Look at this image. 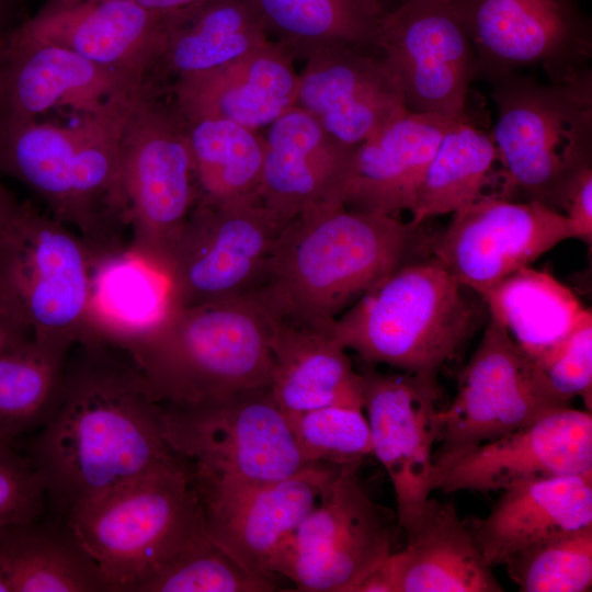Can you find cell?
<instances>
[{"mask_svg": "<svg viewBox=\"0 0 592 592\" xmlns=\"http://www.w3.org/2000/svg\"><path fill=\"white\" fill-rule=\"evenodd\" d=\"M377 49L409 111L464 122L475 52L449 0H403L384 18Z\"/></svg>", "mask_w": 592, "mask_h": 592, "instance_id": "15", "label": "cell"}, {"mask_svg": "<svg viewBox=\"0 0 592 592\" xmlns=\"http://www.w3.org/2000/svg\"><path fill=\"white\" fill-rule=\"evenodd\" d=\"M372 455L392 485L399 526L408 531L424 512L436 443L437 377L410 373L361 372Z\"/></svg>", "mask_w": 592, "mask_h": 592, "instance_id": "17", "label": "cell"}, {"mask_svg": "<svg viewBox=\"0 0 592 592\" xmlns=\"http://www.w3.org/2000/svg\"><path fill=\"white\" fill-rule=\"evenodd\" d=\"M287 223L258 195L231 201L198 196L164 270L170 307L246 297Z\"/></svg>", "mask_w": 592, "mask_h": 592, "instance_id": "12", "label": "cell"}, {"mask_svg": "<svg viewBox=\"0 0 592 592\" xmlns=\"http://www.w3.org/2000/svg\"><path fill=\"white\" fill-rule=\"evenodd\" d=\"M491 134L469 123L457 122L442 138L419 189L411 223L453 214L487 196L485 190L500 174Z\"/></svg>", "mask_w": 592, "mask_h": 592, "instance_id": "34", "label": "cell"}, {"mask_svg": "<svg viewBox=\"0 0 592 592\" xmlns=\"http://www.w3.org/2000/svg\"><path fill=\"white\" fill-rule=\"evenodd\" d=\"M121 166L127 250L164 274L200 194L185 122L168 95L145 90L135 101L121 135Z\"/></svg>", "mask_w": 592, "mask_h": 592, "instance_id": "10", "label": "cell"}, {"mask_svg": "<svg viewBox=\"0 0 592 592\" xmlns=\"http://www.w3.org/2000/svg\"><path fill=\"white\" fill-rule=\"evenodd\" d=\"M4 0H0V56L9 33L4 32Z\"/></svg>", "mask_w": 592, "mask_h": 592, "instance_id": "46", "label": "cell"}, {"mask_svg": "<svg viewBox=\"0 0 592 592\" xmlns=\"http://www.w3.org/2000/svg\"><path fill=\"white\" fill-rule=\"evenodd\" d=\"M0 442H3V441H0ZM9 443V442H8Z\"/></svg>", "mask_w": 592, "mask_h": 592, "instance_id": "49", "label": "cell"}, {"mask_svg": "<svg viewBox=\"0 0 592 592\" xmlns=\"http://www.w3.org/2000/svg\"><path fill=\"white\" fill-rule=\"evenodd\" d=\"M573 238L578 234L565 214L535 201L491 194L453 213L446 229L432 241L431 253L459 284L482 296Z\"/></svg>", "mask_w": 592, "mask_h": 592, "instance_id": "16", "label": "cell"}, {"mask_svg": "<svg viewBox=\"0 0 592 592\" xmlns=\"http://www.w3.org/2000/svg\"><path fill=\"white\" fill-rule=\"evenodd\" d=\"M457 122L407 110L364 140L352 155L343 206L389 217L411 212L435 150Z\"/></svg>", "mask_w": 592, "mask_h": 592, "instance_id": "24", "label": "cell"}, {"mask_svg": "<svg viewBox=\"0 0 592 592\" xmlns=\"http://www.w3.org/2000/svg\"><path fill=\"white\" fill-rule=\"evenodd\" d=\"M294 61L281 43L269 41L219 69L175 82L164 94L183 116L225 118L255 132L295 106Z\"/></svg>", "mask_w": 592, "mask_h": 592, "instance_id": "25", "label": "cell"}, {"mask_svg": "<svg viewBox=\"0 0 592 592\" xmlns=\"http://www.w3.org/2000/svg\"><path fill=\"white\" fill-rule=\"evenodd\" d=\"M422 225L343 204L307 209L282 228L247 296L280 323L331 333L340 315L419 259Z\"/></svg>", "mask_w": 592, "mask_h": 592, "instance_id": "2", "label": "cell"}, {"mask_svg": "<svg viewBox=\"0 0 592 592\" xmlns=\"http://www.w3.org/2000/svg\"><path fill=\"white\" fill-rule=\"evenodd\" d=\"M0 592H10L9 583L0 565Z\"/></svg>", "mask_w": 592, "mask_h": 592, "instance_id": "47", "label": "cell"}, {"mask_svg": "<svg viewBox=\"0 0 592 592\" xmlns=\"http://www.w3.org/2000/svg\"><path fill=\"white\" fill-rule=\"evenodd\" d=\"M98 258L70 227L16 202L0 216V322L24 340L68 352L91 330Z\"/></svg>", "mask_w": 592, "mask_h": 592, "instance_id": "6", "label": "cell"}, {"mask_svg": "<svg viewBox=\"0 0 592 592\" xmlns=\"http://www.w3.org/2000/svg\"><path fill=\"white\" fill-rule=\"evenodd\" d=\"M143 90L137 80L18 26L9 32L0 56V129L35 121L56 107L99 112Z\"/></svg>", "mask_w": 592, "mask_h": 592, "instance_id": "20", "label": "cell"}, {"mask_svg": "<svg viewBox=\"0 0 592 592\" xmlns=\"http://www.w3.org/2000/svg\"><path fill=\"white\" fill-rule=\"evenodd\" d=\"M265 32L295 59L332 46L377 49L382 0H251Z\"/></svg>", "mask_w": 592, "mask_h": 592, "instance_id": "31", "label": "cell"}, {"mask_svg": "<svg viewBox=\"0 0 592 592\" xmlns=\"http://www.w3.org/2000/svg\"><path fill=\"white\" fill-rule=\"evenodd\" d=\"M563 406L546 387L534 361L489 317L459 373L454 399L437 411L433 467Z\"/></svg>", "mask_w": 592, "mask_h": 592, "instance_id": "14", "label": "cell"}, {"mask_svg": "<svg viewBox=\"0 0 592 592\" xmlns=\"http://www.w3.org/2000/svg\"><path fill=\"white\" fill-rule=\"evenodd\" d=\"M333 468L312 464L292 477L262 485L193 480L203 528L246 570L275 581L271 566L278 548L317 504Z\"/></svg>", "mask_w": 592, "mask_h": 592, "instance_id": "19", "label": "cell"}, {"mask_svg": "<svg viewBox=\"0 0 592 592\" xmlns=\"http://www.w3.org/2000/svg\"><path fill=\"white\" fill-rule=\"evenodd\" d=\"M163 14L135 0H48L19 27L144 87L157 55Z\"/></svg>", "mask_w": 592, "mask_h": 592, "instance_id": "22", "label": "cell"}, {"mask_svg": "<svg viewBox=\"0 0 592 592\" xmlns=\"http://www.w3.org/2000/svg\"><path fill=\"white\" fill-rule=\"evenodd\" d=\"M271 318L251 297L172 308L121 345L160 403H195L269 386Z\"/></svg>", "mask_w": 592, "mask_h": 592, "instance_id": "4", "label": "cell"}, {"mask_svg": "<svg viewBox=\"0 0 592 592\" xmlns=\"http://www.w3.org/2000/svg\"><path fill=\"white\" fill-rule=\"evenodd\" d=\"M201 506L182 460L88 500L65 517L107 591H133L178 547Z\"/></svg>", "mask_w": 592, "mask_h": 592, "instance_id": "8", "label": "cell"}, {"mask_svg": "<svg viewBox=\"0 0 592 592\" xmlns=\"http://www.w3.org/2000/svg\"><path fill=\"white\" fill-rule=\"evenodd\" d=\"M46 497L44 479L31 457L0 442V527L37 520Z\"/></svg>", "mask_w": 592, "mask_h": 592, "instance_id": "41", "label": "cell"}, {"mask_svg": "<svg viewBox=\"0 0 592 592\" xmlns=\"http://www.w3.org/2000/svg\"><path fill=\"white\" fill-rule=\"evenodd\" d=\"M31 459L65 515L79 504L182 462L167 443L158 402L130 353L90 331L69 350L53 412Z\"/></svg>", "mask_w": 592, "mask_h": 592, "instance_id": "1", "label": "cell"}, {"mask_svg": "<svg viewBox=\"0 0 592 592\" xmlns=\"http://www.w3.org/2000/svg\"><path fill=\"white\" fill-rule=\"evenodd\" d=\"M276 581L240 566L205 533L202 515L170 556L136 592H272Z\"/></svg>", "mask_w": 592, "mask_h": 592, "instance_id": "37", "label": "cell"}, {"mask_svg": "<svg viewBox=\"0 0 592 592\" xmlns=\"http://www.w3.org/2000/svg\"><path fill=\"white\" fill-rule=\"evenodd\" d=\"M182 117L193 157L198 196L213 201L257 196L264 157L262 136L225 118Z\"/></svg>", "mask_w": 592, "mask_h": 592, "instance_id": "35", "label": "cell"}, {"mask_svg": "<svg viewBox=\"0 0 592 592\" xmlns=\"http://www.w3.org/2000/svg\"><path fill=\"white\" fill-rule=\"evenodd\" d=\"M0 565L10 592L107 591L102 576L66 524L36 520L0 527Z\"/></svg>", "mask_w": 592, "mask_h": 592, "instance_id": "32", "label": "cell"}, {"mask_svg": "<svg viewBox=\"0 0 592 592\" xmlns=\"http://www.w3.org/2000/svg\"><path fill=\"white\" fill-rule=\"evenodd\" d=\"M489 317L536 360L573 331L591 310L545 271L523 267L503 278L482 296Z\"/></svg>", "mask_w": 592, "mask_h": 592, "instance_id": "30", "label": "cell"}, {"mask_svg": "<svg viewBox=\"0 0 592 592\" xmlns=\"http://www.w3.org/2000/svg\"><path fill=\"white\" fill-rule=\"evenodd\" d=\"M588 524H592V471L511 486L469 530L493 568L535 543Z\"/></svg>", "mask_w": 592, "mask_h": 592, "instance_id": "27", "label": "cell"}, {"mask_svg": "<svg viewBox=\"0 0 592 592\" xmlns=\"http://www.w3.org/2000/svg\"><path fill=\"white\" fill-rule=\"evenodd\" d=\"M258 191L261 202L289 221L326 204H343L342 194L355 147L329 134L306 111L293 106L266 127Z\"/></svg>", "mask_w": 592, "mask_h": 592, "instance_id": "23", "label": "cell"}, {"mask_svg": "<svg viewBox=\"0 0 592 592\" xmlns=\"http://www.w3.org/2000/svg\"><path fill=\"white\" fill-rule=\"evenodd\" d=\"M305 60L295 106L345 146L357 147L408 110L378 50L332 46Z\"/></svg>", "mask_w": 592, "mask_h": 592, "instance_id": "21", "label": "cell"}, {"mask_svg": "<svg viewBox=\"0 0 592 592\" xmlns=\"http://www.w3.org/2000/svg\"><path fill=\"white\" fill-rule=\"evenodd\" d=\"M492 83L491 133L500 164L499 197L517 192L562 213L576 175L591 166L592 72L542 83L512 72Z\"/></svg>", "mask_w": 592, "mask_h": 592, "instance_id": "7", "label": "cell"}, {"mask_svg": "<svg viewBox=\"0 0 592 592\" xmlns=\"http://www.w3.org/2000/svg\"><path fill=\"white\" fill-rule=\"evenodd\" d=\"M360 465H334L317 504L272 561V573L297 591L353 592L392 553V527L360 483Z\"/></svg>", "mask_w": 592, "mask_h": 592, "instance_id": "11", "label": "cell"}, {"mask_svg": "<svg viewBox=\"0 0 592 592\" xmlns=\"http://www.w3.org/2000/svg\"><path fill=\"white\" fill-rule=\"evenodd\" d=\"M550 394L569 406L581 397L591 411L592 314L543 356L533 360Z\"/></svg>", "mask_w": 592, "mask_h": 592, "instance_id": "40", "label": "cell"}, {"mask_svg": "<svg viewBox=\"0 0 592 592\" xmlns=\"http://www.w3.org/2000/svg\"><path fill=\"white\" fill-rule=\"evenodd\" d=\"M592 471L591 411L557 407L432 468V490L489 492Z\"/></svg>", "mask_w": 592, "mask_h": 592, "instance_id": "18", "label": "cell"}, {"mask_svg": "<svg viewBox=\"0 0 592 592\" xmlns=\"http://www.w3.org/2000/svg\"><path fill=\"white\" fill-rule=\"evenodd\" d=\"M270 349V388L285 414L328 406L363 409L362 375L331 333L296 329L271 318Z\"/></svg>", "mask_w": 592, "mask_h": 592, "instance_id": "29", "label": "cell"}, {"mask_svg": "<svg viewBox=\"0 0 592 592\" xmlns=\"http://www.w3.org/2000/svg\"><path fill=\"white\" fill-rule=\"evenodd\" d=\"M117 99L72 125L38 119L0 129V174L31 190L99 257L124 250L129 232L121 135L138 96Z\"/></svg>", "mask_w": 592, "mask_h": 592, "instance_id": "3", "label": "cell"}, {"mask_svg": "<svg viewBox=\"0 0 592 592\" xmlns=\"http://www.w3.org/2000/svg\"><path fill=\"white\" fill-rule=\"evenodd\" d=\"M573 224L578 239L588 243L592 238V168H583L571 182L562 208Z\"/></svg>", "mask_w": 592, "mask_h": 592, "instance_id": "42", "label": "cell"}, {"mask_svg": "<svg viewBox=\"0 0 592 592\" xmlns=\"http://www.w3.org/2000/svg\"><path fill=\"white\" fill-rule=\"evenodd\" d=\"M54 1L68 2V1H72V0H54Z\"/></svg>", "mask_w": 592, "mask_h": 592, "instance_id": "48", "label": "cell"}, {"mask_svg": "<svg viewBox=\"0 0 592 592\" xmlns=\"http://www.w3.org/2000/svg\"><path fill=\"white\" fill-rule=\"evenodd\" d=\"M68 352L22 340L0 353V441L47 421Z\"/></svg>", "mask_w": 592, "mask_h": 592, "instance_id": "36", "label": "cell"}, {"mask_svg": "<svg viewBox=\"0 0 592 592\" xmlns=\"http://www.w3.org/2000/svg\"><path fill=\"white\" fill-rule=\"evenodd\" d=\"M406 533V547L386 560L395 592L503 591L452 503L430 498Z\"/></svg>", "mask_w": 592, "mask_h": 592, "instance_id": "28", "label": "cell"}, {"mask_svg": "<svg viewBox=\"0 0 592 592\" xmlns=\"http://www.w3.org/2000/svg\"><path fill=\"white\" fill-rule=\"evenodd\" d=\"M170 309L168 277L126 249L95 261L89 300L91 329L124 345Z\"/></svg>", "mask_w": 592, "mask_h": 592, "instance_id": "33", "label": "cell"}, {"mask_svg": "<svg viewBox=\"0 0 592 592\" xmlns=\"http://www.w3.org/2000/svg\"><path fill=\"white\" fill-rule=\"evenodd\" d=\"M164 439L193 480L262 485L312 465L269 386L195 403H160Z\"/></svg>", "mask_w": 592, "mask_h": 592, "instance_id": "9", "label": "cell"}, {"mask_svg": "<svg viewBox=\"0 0 592 592\" xmlns=\"http://www.w3.org/2000/svg\"><path fill=\"white\" fill-rule=\"evenodd\" d=\"M141 7L159 14L173 13L192 7L203 0H135Z\"/></svg>", "mask_w": 592, "mask_h": 592, "instance_id": "43", "label": "cell"}, {"mask_svg": "<svg viewBox=\"0 0 592 592\" xmlns=\"http://www.w3.org/2000/svg\"><path fill=\"white\" fill-rule=\"evenodd\" d=\"M434 258L408 262L340 315L332 337L366 364L437 377L481 322L483 304Z\"/></svg>", "mask_w": 592, "mask_h": 592, "instance_id": "5", "label": "cell"}, {"mask_svg": "<svg viewBox=\"0 0 592 592\" xmlns=\"http://www.w3.org/2000/svg\"><path fill=\"white\" fill-rule=\"evenodd\" d=\"M269 41L251 0H203L163 14L144 88L163 95L175 82L219 69Z\"/></svg>", "mask_w": 592, "mask_h": 592, "instance_id": "26", "label": "cell"}, {"mask_svg": "<svg viewBox=\"0 0 592 592\" xmlns=\"http://www.w3.org/2000/svg\"><path fill=\"white\" fill-rule=\"evenodd\" d=\"M22 340L24 339L20 338L11 329L0 322V353Z\"/></svg>", "mask_w": 592, "mask_h": 592, "instance_id": "44", "label": "cell"}, {"mask_svg": "<svg viewBox=\"0 0 592 592\" xmlns=\"http://www.w3.org/2000/svg\"><path fill=\"white\" fill-rule=\"evenodd\" d=\"M504 566L522 592L590 591L592 524L535 543Z\"/></svg>", "mask_w": 592, "mask_h": 592, "instance_id": "38", "label": "cell"}, {"mask_svg": "<svg viewBox=\"0 0 592 592\" xmlns=\"http://www.w3.org/2000/svg\"><path fill=\"white\" fill-rule=\"evenodd\" d=\"M471 42L476 77L539 67L549 82L591 70L592 27L578 0H449Z\"/></svg>", "mask_w": 592, "mask_h": 592, "instance_id": "13", "label": "cell"}, {"mask_svg": "<svg viewBox=\"0 0 592 592\" xmlns=\"http://www.w3.org/2000/svg\"><path fill=\"white\" fill-rule=\"evenodd\" d=\"M286 417L309 464H361L372 455L369 424L361 408L328 406Z\"/></svg>", "mask_w": 592, "mask_h": 592, "instance_id": "39", "label": "cell"}, {"mask_svg": "<svg viewBox=\"0 0 592 592\" xmlns=\"http://www.w3.org/2000/svg\"><path fill=\"white\" fill-rule=\"evenodd\" d=\"M18 201L0 181V216L9 210Z\"/></svg>", "mask_w": 592, "mask_h": 592, "instance_id": "45", "label": "cell"}]
</instances>
